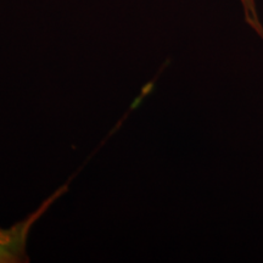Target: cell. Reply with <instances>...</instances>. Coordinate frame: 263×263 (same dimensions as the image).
<instances>
[{"label": "cell", "mask_w": 263, "mask_h": 263, "mask_svg": "<svg viewBox=\"0 0 263 263\" xmlns=\"http://www.w3.org/2000/svg\"><path fill=\"white\" fill-rule=\"evenodd\" d=\"M65 190L66 186L52 194L27 218L22 219L10 228H0V263H18L28 261L26 246H27V239L32 227L48 211L49 207L55 202V200Z\"/></svg>", "instance_id": "cell-1"}, {"label": "cell", "mask_w": 263, "mask_h": 263, "mask_svg": "<svg viewBox=\"0 0 263 263\" xmlns=\"http://www.w3.org/2000/svg\"><path fill=\"white\" fill-rule=\"evenodd\" d=\"M244 8L245 12V18L248 21V24L258 33V35L263 38V27L262 24L259 22L257 10H256V2L255 0H240Z\"/></svg>", "instance_id": "cell-2"}]
</instances>
